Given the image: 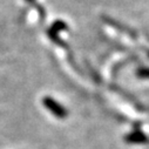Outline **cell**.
I'll use <instances>...</instances> for the list:
<instances>
[{"label": "cell", "instance_id": "obj_1", "mask_svg": "<svg viewBox=\"0 0 149 149\" xmlns=\"http://www.w3.org/2000/svg\"><path fill=\"white\" fill-rule=\"evenodd\" d=\"M42 103L55 118H58V119H66L67 118L68 110L56 100H54L49 96H46V97H44Z\"/></svg>", "mask_w": 149, "mask_h": 149}, {"label": "cell", "instance_id": "obj_2", "mask_svg": "<svg viewBox=\"0 0 149 149\" xmlns=\"http://www.w3.org/2000/svg\"><path fill=\"white\" fill-rule=\"evenodd\" d=\"M125 140L128 142V143H136V144H140V143H146L148 141V137L142 133V132H133V133H129L126 135Z\"/></svg>", "mask_w": 149, "mask_h": 149}, {"label": "cell", "instance_id": "obj_3", "mask_svg": "<svg viewBox=\"0 0 149 149\" xmlns=\"http://www.w3.org/2000/svg\"><path fill=\"white\" fill-rule=\"evenodd\" d=\"M137 75L144 79H149V68H141L137 70Z\"/></svg>", "mask_w": 149, "mask_h": 149}, {"label": "cell", "instance_id": "obj_4", "mask_svg": "<svg viewBox=\"0 0 149 149\" xmlns=\"http://www.w3.org/2000/svg\"><path fill=\"white\" fill-rule=\"evenodd\" d=\"M26 1H32V0H26Z\"/></svg>", "mask_w": 149, "mask_h": 149}]
</instances>
